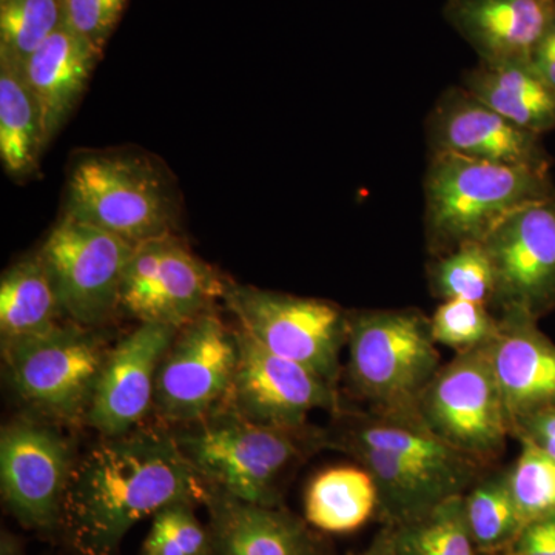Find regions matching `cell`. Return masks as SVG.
Here are the masks:
<instances>
[{"label":"cell","instance_id":"cell-1","mask_svg":"<svg viewBox=\"0 0 555 555\" xmlns=\"http://www.w3.org/2000/svg\"><path fill=\"white\" fill-rule=\"evenodd\" d=\"M206 492L167 427L102 437L73 467L61 535L75 555H118L139 521L173 503L204 505Z\"/></svg>","mask_w":555,"mask_h":555},{"label":"cell","instance_id":"cell-2","mask_svg":"<svg viewBox=\"0 0 555 555\" xmlns=\"http://www.w3.org/2000/svg\"><path fill=\"white\" fill-rule=\"evenodd\" d=\"M554 193L551 171L429 153L423 181L427 254L485 243L503 219Z\"/></svg>","mask_w":555,"mask_h":555},{"label":"cell","instance_id":"cell-3","mask_svg":"<svg viewBox=\"0 0 555 555\" xmlns=\"http://www.w3.org/2000/svg\"><path fill=\"white\" fill-rule=\"evenodd\" d=\"M437 346L420 309L350 310L347 386L369 414H418L420 397L443 364Z\"/></svg>","mask_w":555,"mask_h":555},{"label":"cell","instance_id":"cell-4","mask_svg":"<svg viewBox=\"0 0 555 555\" xmlns=\"http://www.w3.org/2000/svg\"><path fill=\"white\" fill-rule=\"evenodd\" d=\"M201 480L255 505L280 506L278 483L321 433L273 429L221 406L193 425L170 429Z\"/></svg>","mask_w":555,"mask_h":555},{"label":"cell","instance_id":"cell-5","mask_svg":"<svg viewBox=\"0 0 555 555\" xmlns=\"http://www.w3.org/2000/svg\"><path fill=\"white\" fill-rule=\"evenodd\" d=\"M69 217L119 236L131 246L173 235L178 204L173 188L147 158L91 155L68 178Z\"/></svg>","mask_w":555,"mask_h":555},{"label":"cell","instance_id":"cell-6","mask_svg":"<svg viewBox=\"0 0 555 555\" xmlns=\"http://www.w3.org/2000/svg\"><path fill=\"white\" fill-rule=\"evenodd\" d=\"M112 345L98 328L65 321L25 341L2 346L16 396L49 422L86 423Z\"/></svg>","mask_w":555,"mask_h":555},{"label":"cell","instance_id":"cell-7","mask_svg":"<svg viewBox=\"0 0 555 555\" xmlns=\"http://www.w3.org/2000/svg\"><path fill=\"white\" fill-rule=\"evenodd\" d=\"M222 301L235 318L236 328L339 390L350 310L327 299L297 297L233 281H228Z\"/></svg>","mask_w":555,"mask_h":555},{"label":"cell","instance_id":"cell-8","mask_svg":"<svg viewBox=\"0 0 555 555\" xmlns=\"http://www.w3.org/2000/svg\"><path fill=\"white\" fill-rule=\"evenodd\" d=\"M425 425L449 447L491 467L513 437L488 346L441 364L418 401Z\"/></svg>","mask_w":555,"mask_h":555},{"label":"cell","instance_id":"cell-9","mask_svg":"<svg viewBox=\"0 0 555 555\" xmlns=\"http://www.w3.org/2000/svg\"><path fill=\"white\" fill-rule=\"evenodd\" d=\"M238 360V332L215 310L179 327L160 361L153 414L167 429H178L217 411L229 396Z\"/></svg>","mask_w":555,"mask_h":555},{"label":"cell","instance_id":"cell-10","mask_svg":"<svg viewBox=\"0 0 555 555\" xmlns=\"http://www.w3.org/2000/svg\"><path fill=\"white\" fill-rule=\"evenodd\" d=\"M72 441L49 420L17 418L0 434L3 505L25 529L61 534L65 494L76 463Z\"/></svg>","mask_w":555,"mask_h":555},{"label":"cell","instance_id":"cell-11","mask_svg":"<svg viewBox=\"0 0 555 555\" xmlns=\"http://www.w3.org/2000/svg\"><path fill=\"white\" fill-rule=\"evenodd\" d=\"M133 250L107 230L64 215L39 254L68 321L100 328L112 320L120 310V286Z\"/></svg>","mask_w":555,"mask_h":555},{"label":"cell","instance_id":"cell-12","mask_svg":"<svg viewBox=\"0 0 555 555\" xmlns=\"http://www.w3.org/2000/svg\"><path fill=\"white\" fill-rule=\"evenodd\" d=\"M225 287L228 280L173 233L134 247L120 286L119 309L139 323L179 328L214 310Z\"/></svg>","mask_w":555,"mask_h":555},{"label":"cell","instance_id":"cell-13","mask_svg":"<svg viewBox=\"0 0 555 555\" xmlns=\"http://www.w3.org/2000/svg\"><path fill=\"white\" fill-rule=\"evenodd\" d=\"M495 275L491 309L542 320L555 309V193L503 219L485 241Z\"/></svg>","mask_w":555,"mask_h":555},{"label":"cell","instance_id":"cell-14","mask_svg":"<svg viewBox=\"0 0 555 555\" xmlns=\"http://www.w3.org/2000/svg\"><path fill=\"white\" fill-rule=\"evenodd\" d=\"M236 328V327H235ZM238 332L240 360L222 406L257 425L301 430L313 411L337 415L343 411L339 390L315 372L275 356Z\"/></svg>","mask_w":555,"mask_h":555},{"label":"cell","instance_id":"cell-15","mask_svg":"<svg viewBox=\"0 0 555 555\" xmlns=\"http://www.w3.org/2000/svg\"><path fill=\"white\" fill-rule=\"evenodd\" d=\"M542 138L511 122L462 86L444 90L426 119L429 153L551 171L553 158Z\"/></svg>","mask_w":555,"mask_h":555},{"label":"cell","instance_id":"cell-16","mask_svg":"<svg viewBox=\"0 0 555 555\" xmlns=\"http://www.w3.org/2000/svg\"><path fill=\"white\" fill-rule=\"evenodd\" d=\"M177 332L166 324L139 323L112 346L86 425L102 437L124 436L141 427L153 412L160 361Z\"/></svg>","mask_w":555,"mask_h":555},{"label":"cell","instance_id":"cell-17","mask_svg":"<svg viewBox=\"0 0 555 555\" xmlns=\"http://www.w3.org/2000/svg\"><path fill=\"white\" fill-rule=\"evenodd\" d=\"M443 16L483 64L531 62L555 21V0H444Z\"/></svg>","mask_w":555,"mask_h":555},{"label":"cell","instance_id":"cell-18","mask_svg":"<svg viewBox=\"0 0 555 555\" xmlns=\"http://www.w3.org/2000/svg\"><path fill=\"white\" fill-rule=\"evenodd\" d=\"M499 332L488 345L511 423L555 408V343L539 320L518 310L496 313Z\"/></svg>","mask_w":555,"mask_h":555},{"label":"cell","instance_id":"cell-19","mask_svg":"<svg viewBox=\"0 0 555 555\" xmlns=\"http://www.w3.org/2000/svg\"><path fill=\"white\" fill-rule=\"evenodd\" d=\"M211 555H321L308 525L281 506L243 502L207 486Z\"/></svg>","mask_w":555,"mask_h":555},{"label":"cell","instance_id":"cell-20","mask_svg":"<svg viewBox=\"0 0 555 555\" xmlns=\"http://www.w3.org/2000/svg\"><path fill=\"white\" fill-rule=\"evenodd\" d=\"M101 57L87 40L62 25L25 62V78L38 101L46 147L78 104Z\"/></svg>","mask_w":555,"mask_h":555},{"label":"cell","instance_id":"cell-21","mask_svg":"<svg viewBox=\"0 0 555 555\" xmlns=\"http://www.w3.org/2000/svg\"><path fill=\"white\" fill-rule=\"evenodd\" d=\"M335 449L352 456L374 478L378 492L377 514L387 526L415 520L447 500L466 494L462 486L449 478L389 452L352 443Z\"/></svg>","mask_w":555,"mask_h":555},{"label":"cell","instance_id":"cell-22","mask_svg":"<svg viewBox=\"0 0 555 555\" xmlns=\"http://www.w3.org/2000/svg\"><path fill=\"white\" fill-rule=\"evenodd\" d=\"M462 87L521 129L540 137L555 130V90L532 62H478L463 73Z\"/></svg>","mask_w":555,"mask_h":555},{"label":"cell","instance_id":"cell-23","mask_svg":"<svg viewBox=\"0 0 555 555\" xmlns=\"http://www.w3.org/2000/svg\"><path fill=\"white\" fill-rule=\"evenodd\" d=\"M56 286L40 254L21 259L0 280L2 346L25 341L65 323Z\"/></svg>","mask_w":555,"mask_h":555},{"label":"cell","instance_id":"cell-24","mask_svg":"<svg viewBox=\"0 0 555 555\" xmlns=\"http://www.w3.org/2000/svg\"><path fill=\"white\" fill-rule=\"evenodd\" d=\"M43 147L40 109L24 67L0 51V159L7 173L31 175Z\"/></svg>","mask_w":555,"mask_h":555},{"label":"cell","instance_id":"cell-25","mask_svg":"<svg viewBox=\"0 0 555 555\" xmlns=\"http://www.w3.org/2000/svg\"><path fill=\"white\" fill-rule=\"evenodd\" d=\"M377 513V486L363 466L328 467L306 489V521L328 534L357 531Z\"/></svg>","mask_w":555,"mask_h":555},{"label":"cell","instance_id":"cell-26","mask_svg":"<svg viewBox=\"0 0 555 555\" xmlns=\"http://www.w3.org/2000/svg\"><path fill=\"white\" fill-rule=\"evenodd\" d=\"M463 507L478 554L505 555L525 526L511 489L507 467L486 470L463 495Z\"/></svg>","mask_w":555,"mask_h":555},{"label":"cell","instance_id":"cell-27","mask_svg":"<svg viewBox=\"0 0 555 555\" xmlns=\"http://www.w3.org/2000/svg\"><path fill=\"white\" fill-rule=\"evenodd\" d=\"M387 528L393 555H480L467 529L463 495L415 520Z\"/></svg>","mask_w":555,"mask_h":555},{"label":"cell","instance_id":"cell-28","mask_svg":"<svg viewBox=\"0 0 555 555\" xmlns=\"http://www.w3.org/2000/svg\"><path fill=\"white\" fill-rule=\"evenodd\" d=\"M430 294L441 301L467 299L491 308L495 295V275L483 243L466 244L426 266Z\"/></svg>","mask_w":555,"mask_h":555},{"label":"cell","instance_id":"cell-29","mask_svg":"<svg viewBox=\"0 0 555 555\" xmlns=\"http://www.w3.org/2000/svg\"><path fill=\"white\" fill-rule=\"evenodd\" d=\"M64 25V0H0V51L24 67Z\"/></svg>","mask_w":555,"mask_h":555},{"label":"cell","instance_id":"cell-30","mask_svg":"<svg viewBox=\"0 0 555 555\" xmlns=\"http://www.w3.org/2000/svg\"><path fill=\"white\" fill-rule=\"evenodd\" d=\"M518 443L520 454L507 473L521 520L528 525L555 516V459L528 441Z\"/></svg>","mask_w":555,"mask_h":555},{"label":"cell","instance_id":"cell-31","mask_svg":"<svg viewBox=\"0 0 555 555\" xmlns=\"http://www.w3.org/2000/svg\"><path fill=\"white\" fill-rule=\"evenodd\" d=\"M430 331L437 345L455 353L469 352L492 343L499 332V315L481 302L447 299L430 317Z\"/></svg>","mask_w":555,"mask_h":555},{"label":"cell","instance_id":"cell-32","mask_svg":"<svg viewBox=\"0 0 555 555\" xmlns=\"http://www.w3.org/2000/svg\"><path fill=\"white\" fill-rule=\"evenodd\" d=\"M195 507L179 502L156 513L142 555H211L208 528L196 517Z\"/></svg>","mask_w":555,"mask_h":555},{"label":"cell","instance_id":"cell-33","mask_svg":"<svg viewBox=\"0 0 555 555\" xmlns=\"http://www.w3.org/2000/svg\"><path fill=\"white\" fill-rule=\"evenodd\" d=\"M127 0H64V25L104 54Z\"/></svg>","mask_w":555,"mask_h":555},{"label":"cell","instance_id":"cell-34","mask_svg":"<svg viewBox=\"0 0 555 555\" xmlns=\"http://www.w3.org/2000/svg\"><path fill=\"white\" fill-rule=\"evenodd\" d=\"M513 438L528 441L555 459V408L518 420L513 427Z\"/></svg>","mask_w":555,"mask_h":555},{"label":"cell","instance_id":"cell-35","mask_svg":"<svg viewBox=\"0 0 555 555\" xmlns=\"http://www.w3.org/2000/svg\"><path fill=\"white\" fill-rule=\"evenodd\" d=\"M505 555H555V516L525 525Z\"/></svg>","mask_w":555,"mask_h":555},{"label":"cell","instance_id":"cell-36","mask_svg":"<svg viewBox=\"0 0 555 555\" xmlns=\"http://www.w3.org/2000/svg\"><path fill=\"white\" fill-rule=\"evenodd\" d=\"M531 62L539 75L555 90V21L537 47Z\"/></svg>","mask_w":555,"mask_h":555},{"label":"cell","instance_id":"cell-37","mask_svg":"<svg viewBox=\"0 0 555 555\" xmlns=\"http://www.w3.org/2000/svg\"><path fill=\"white\" fill-rule=\"evenodd\" d=\"M0 555H25L24 540L9 529H2L0 535Z\"/></svg>","mask_w":555,"mask_h":555},{"label":"cell","instance_id":"cell-38","mask_svg":"<svg viewBox=\"0 0 555 555\" xmlns=\"http://www.w3.org/2000/svg\"><path fill=\"white\" fill-rule=\"evenodd\" d=\"M357 555H393L392 545H390L389 528L385 526V529L372 540L367 550Z\"/></svg>","mask_w":555,"mask_h":555}]
</instances>
